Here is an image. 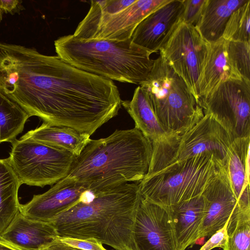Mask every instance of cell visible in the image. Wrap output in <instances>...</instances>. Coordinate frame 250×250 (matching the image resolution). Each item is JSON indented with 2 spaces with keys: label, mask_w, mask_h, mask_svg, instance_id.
<instances>
[{
  "label": "cell",
  "mask_w": 250,
  "mask_h": 250,
  "mask_svg": "<svg viewBox=\"0 0 250 250\" xmlns=\"http://www.w3.org/2000/svg\"><path fill=\"white\" fill-rule=\"evenodd\" d=\"M142 196L139 183H127L95 192L49 223L58 236L94 238L115 250H138L134 227Z\"/></svg>",
  "instance_id": "1"
},
{
  "label": "cell",
  "mask_w": 250,
  "mask_h": 250,
  "mask_svg": "<svg viewBox=\"0 0 250 250\" xmlns=\"http://www.w3.org/2000/svg\"><path fill=\"white\" fill-rule=\"evenodd\" d=\"M152 150L151 141L137 128L116 130L107 137L90 139L67 176L93 192L139 183L147 173Z\"/></svg>",
  "instance_id": "2"
},
{
  "label": "cell",
  "mask_w": 250,
  "mask_h": 250,
  "mask_svg": "<svg viewBox=\"0 0 250 250\" xmlns=\"http://www.w3.org/2000/svg\"><path fill=\"white\" fill-rule=\"evenodd\" d=\"M57 56L85 72L111 81L140 85L152 68L151 54L125 40H83L72 35L54 41Z\"/></svg>",
  "instance_id": "3"
},
{
  "label": "cell",
  "mask_w": 250,
  "mask_h": 250,
  "mask_svg": "<svg viewBox=\"0 0 250 250\" xmlns=\"http://www.w3.org/2000/svg\"><path fill=\"white\" fill-rule=\"evenodd\" d=\"M139 85L146 91L159 122L171 136L181 135L204 115L185 82L161 55L154 60L147 80Z\"/></svg>",
  "instance_id": "4"
},
{
  "label": "cell",
  "mask_w": 250,
  "mask_h": 250,
  "mask_svg": "<svg viewBox=\"0 0 250 250\" xmlns=\"http://www.w3.org/2000/svg\"><path fill=\"white\" fill-rule=\"evenodd\" d=\"M222 165L210 153L173 163L139 182L141 196L167 208L201 195Z\"/></svg>",
  "instance_id": "5"
},
{
  "label": "cell",
  "mask_w": 250,
  "mask_h": 250,
  "mask_svg": "<svg viewBox=\"0 0 250 250\" xmlns=\"http://www.w3.org/2000/svg\"><path fill=\"white\" fill-rule=\"evenodd\" d=\"M232 141L229 132L211 114L204 113L198 122L181 135L152 147L146 177L173 163L205 153L212 154L223 164Z\"/></svg>",
  "instance_id": "6"
},
{
  "label": "cell",
  "mask_w": 250,
  "mask_h": 250,
  "mask_svg": "<svg viewBox=\"0 0 250 250\" xmlns=\"http://www.w3.org/2000/svg\"><path fill=\"white\" fill-rule=\"evenodd\" d=\"M169 0H135L125 6L122 0H91L74 37L83 40H125L131 38L139 23Z\"/></svg>",
  "instance_id": "7"
},
{
  "label": "cell",
  "mask_w": 250,
  "mask_h": 250,
  "mask_svg": "<svg viewBox=\"0 0 250 250\" xmlns=\"http://www.w3.org/2000/svg\"><path fill=\"white\" fill-rule=\"evenodd\" d=\"M8 158L21 184L43 187L68 174L76 156L28 139L12 142Z\"/></svg>",
  "instance_id": "8"
},
{
  "label": "cell",
  "mask_w": 250,
  "mask_h": 250,
  "mask_svg": "<svg viewBox=\"0 0 250 250\" xmlns=\"http://www.w3.org/2000/svg\"><path fill=\"white\" fill-rule=\"evenodd\" d=\"M204 113L211 114L232 139L250 136V82L231 79L201 98Z\"/></svg>",
  "instance_id": "9"
},
{
  "label": "cell",
  "mask_w": 250,
  "mask_h": 250,
  "mask_svg": "<svg viewBox=\"0 0 250 250\" xmlns=\"http://www.w3.org/2000/svg\"><path fill=\"white\" fill-rule=\"evenodd\" d=\"M209 43L195 27L181 22L159 50L167 63L185 82L199 104V84Z\"/></svg>",
  "instance_id": "10"
},
{
  "label": "cell",
  "mask_w": 250,
  "mask_h": 250,
  "mask_svg": "<svg viewBox=\"0 0 250 250\" xmlns=\"http://www.w3.org/2000/svg\"><path fill=\"white\" fill-rule=\"evenodd\" d=\"M134 236L138 250H176L168 209L142 197L136 215Z\"/></svg>",
  "instance_id": "11"
},
{
  "label": "cell",
  "mask_w": 250,
  "mask_h": 250,
  "mask_svg": "<svg viewBox=\"0 0 250 250\" xmlns=\"http://www.w3.org/2000/svg\"><path fill=\"white\" fill-rule=\"evenodd\" d=\"M201 195L205 209L198 240L213 235L241 211L223 165Z\"/></svg>",
  "instance_id": "12"
},
{
  "label": "cell",
  "mask_w": 250,
  "mask_h": 250,
  "mask_svg": "<svg viewBox=\"0 0 250 250\" xmlns=\"http://www.w3.org/2000/svg\"><path fill=\"white\" fill-rule=\"evenodd\" d=\"M184 0H169L137 26L132 42L151 54L158 52L182 22Z\"/></svg>",
  "instance_id": "13"
},
{
  "label": "cell",
  "mask_w": 250,
  "mask_h": 250,
  "mask_svg": "<svg viewBox=\"0 0 250 250\" xmlns=\"http://www.w3.org/2000/svg\"><path fill=\"white\" fill-rule=\"evenodd\" d=\"M88 190L84 184L66 176L45 192L21 205L20 212L29 219L49 223L75 205Z\"/></svg>",
  "instance_id": "14"
},
{
  "label": "cell",
  "mask_w": 250,
  "mask_h": 250,
  "mask_svg": "<svg viewBox=\"0 0 250 250\" xmlns=\"http://www.w3.org/2000/svg\"><path fill=\"white\" fill-rule=\"evenodd\" d=\"M250 136L233 140L223 164L239 209L250 211Z\"/></svg>",
  "instance_id": "15"
},
{
  "label": "cell",
  "mask_w": 250,
  "mask_h": 250,
  "mask_svg": "<svg viewBox=\"0 0 250 250\" xmlns=\"http://www.w3.org/2000/svg\"><path fill=\"white\" fill-rule=\"evenodd\" d=\"M170 216L176 250L192 247L197 237L205 215V205L200 195L167 208Z\"/></svg>",
  "instance_id": "16"
},
{
  "label": "cell",
  "mask_w": 250,
  "mask_h": 250,
  "mask_svg": "<svg viewBox=\"0 0 250 250\" xmlns=\"http://www.w3.org/2000/svg\"><path fill=\"white\" fill-rule=\"evenodd\" d=\"M0 237L21 250H41L58 235L49 223L29 219L19 212Z\"/></svg>",
  "instance_id": "17"
},
{
  "label": "cell",
  "mask_w": 250,
  "mask_h": 250,
  "mask_svg": "<svg viewBox=\"0 0 250 250\" xmlns=\"http://www.w3.org/2000/svg\"><path fill=\"white\" fill-rule=\"evenodd\" d=\"M121 104L134 120L135 127L151 141L152 146L163 144L172 137L161 125L146 91L141 86L135 89L130 101H122Z\"/></svg>",
  "instance_id": "18"
},
{
  "label": "cell",
  "mask_w": 250,
  "mask_h": 250,
  "mask_svg": "<svg viewBox=\"0 0 250 250\" xmlns=\"http://www.w3.org/2000/svg\"><path fill=\"white\" fill-rule=\"evenodd\" d=\"M228 41L223 38L209 43L199 84L200 100L220 84L231 79H241L232 67L227 53Z\"/></svg>",
  "instance_id": "19"
},
{
  "label": "cell",
  "mask_w": 250,
  "mask_h": 250,
  "mask_svg": "<svg viewBox=\"0 0 250 250\" xmlns=\"http://www.w3.org/2000/svg\"><path fill=\"white\" fill-rule=\"evenodd\" d=\"M90 135L72 128L43 123L21 138L28 139L78 156L91 139Z\"/></svg>",
  "instance_id": "20"
},
{
  "label": "cell",
  "mask_w": 250,
  "mask_h": 250,
  "mask_svg": "<svg viewBox=\"0 0 250 250\" xmlns=\"http://www.w3.org/2000/svg\"><path fill=\"white\" fill-rule=\"evenodd\" d=\"M248 0H207L196 28L208 43L223 37L227 22L232 13Z\"/></svg>",
  "instance_id": "21"
},
{
  "label": "cell",
  "mask_w": 250,
  "mask_h": 250,
  "mask_svg": "<svg viewBox=\"0 0 250 250\" xmlns=\"http://www.w3.org/2000/svg\"><path fill=\"white\" fill-rule=\"evenodd\" d=\"M21 185L9 158L0 159V236L20 212L18 194Z\"/></svg>",
  "instance_id": "22"
},
{
  "label": "cell",
  "mask_w": 250,
  "mask_h": 250,
  "mask_svg": "<svg viewBox=\"0 0 250 250\" xmlns=\"http://www.w3.org/2000/svg\"><path fill=\"white\" fill-rule=\"evenodd\" d=\"M30 116L18 104L0 91V143L13 142Z\"/></svg>",
  "instance_id": "23"
},
{
  "label": "cell",
  "mask_w": 250,
  "mask_h": 250,
  "mask_svg": "<svg viewBox=\"0 0 250 250\" xmlns=\"http://www.w3.org/2000/svg\"><path fill=\"white\" fill-rule=\"evenodd\" d=\"M223 250H250V211H240L229 221Z\"/></svg>",
  "instance_id": "24"
},
{
  "label": "cell",
  "mask_w": 250,
  "mask_h": 250,
  "mask_svg": "<svg viewBox=\"0 0 250 250\" xmlns=\"http://www.w3.org/2000/svg\"><path fill=\"white\" fill-rule=\"evenodd\" d=\"M250 0L234 11L229 18L222 38L228 41L250 42Z\"/></svg>",
  "instance_id": "25"
},
{
  "label": "cell",
  "mask_w": 250,
  "mask_h": 250,
  "mask_svg": "<svg viewBox=\"0 0 250 250\" xmlns=\"http://www.w3.org/2000/svg\"><path fill=\"white\" fill-rule=\"evenodd\" d=\"M250 42L228 41L227 53L229 62L240 77L250 82Z\"/></svg>",
  "instance_id": "26"
},
{
  "label": "cell",
  "mask_w": 250,
  "mask_h": 250,
  "mask_svg": "<svg viewBox=\"0 0 250 250\" xmlns=\"http://www.w3.org/2000/svg\"><path fill=\"white\" fill-rule=\"evenodd\" d=\"M207 0H184L182 22L194 27L199 23Z\"/></svg>",
  "instance_id": "27"
},
{
  "label": "cell",
  "mask_w": 250,
  "mask_h": 250,
  "mask_svg": "<svg viewBox=\"0 0 250 250\" xmlns=\"http://www.w3.org/2000/svg\"><path fill=\"white\" fill-rule=\"evenodd\" d=\"M61 242L80 250H108L100 241L94 238L78 239L58 236Z\"/></svg>",
  "instance_id": "28"
},
{
  "label": "cell",
  "mask_w": 250,
  "mask_h": 250,
  "mask_svg": "<svg viewBox=\"0 0 250 250\" xmlns=\"http://www.w3.org/2000/svg\"><path fill=\"white\" fill-rule=\"evenodd\" d=\"M227 223L224 228L220 229L213 235L201 248L199 250H210L215 248L224 247L227 238Z\"/></svg>",
  "instance_id": "29"
},
{
  "label": "cell",
  "mask_w": 250,
  "mask_h": 250,
  "mask_svg": "<svg viewBox=\"0 0 250 250\" xmlns=\"http://www.w3.org/2000/svg\"><path fill=\"white\" fill-rule=\"evenodd\" d=\"M20 2L17 0H0V10L2 13L14 14L22 9Z\"/></svg>",
  "instance_id": "30"
},
{
  "label": "cell",
  "mask_w": 250,
  "mask_h": 250,
  "mask_svg": "<svg viewBox=\"0 0 250 250\" xmlns=\"http://www.w3.org/2000/svg\"><path fill=\"white\" fill-rule=\"evenodd\" d=\"M41 250H80L72 248L59 241L57 238Z\"/></svg>",
  "instance_id": "31"
},
{
  "label": "cell",
  "mask_w": 250,
  "mask_h": 250,
  "mask_svg": "<svg viewBox=\"0 0 250 250\" xmlns=\"http://www.w3.org/2000/svg\"><path fill=\"white\" fill-rule=\"evenodd\" d=\"M0 250H21L5 241L0 236Z\"/></svg>",
  "instance_id": "32"
},
{
  "label": "cell",
  "mask_w": 250,
  "mask_h": 250,
  "mask_svg": "<svg viewBox=\"0 0 250 250\" xmlns=\"http://www.w3.org/2000/svg\"><path fill=\"white\" fill-rule=\"evenodd\" d=\"M1 16H2V13L1 12V11L0 10V21L1 20Z\"/></svg>",
  "instance_id": "33"
}]
</instances>
